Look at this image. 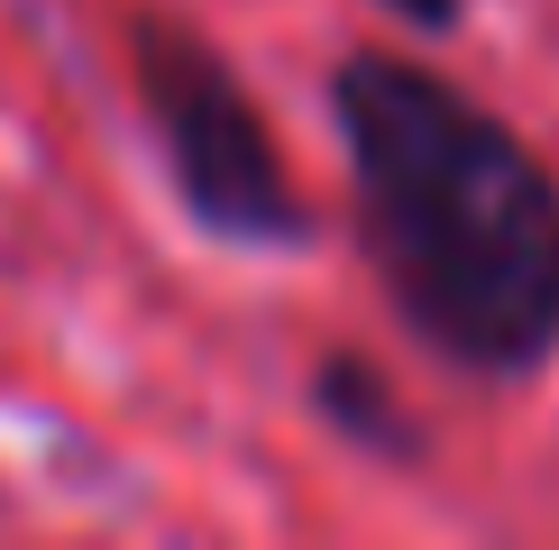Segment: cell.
I'll return each mask as SVG.
<instances>
[{"mask_svg":"<svg viewBox=\"0 0 559 550\" xmlns=\"http://www.w3.org/2000/svg\"><path fill=\"white\" fill-rule=\"evenodd\" d=\"M331 120L394 321L459 376H542L559 358V175L542 147L394 46L331 64Z\"/></svg>","mask_w":559,"mask_h":550,"instance_id":"6da1fadb","label":"cell"},{"mask_svg":"<svg viewBox=\"0 0 559 550\" xmlns=\"http://www.w3.org/2000/svg\"><path fill=\"white\" fill-rule=\"evenodd\" d=\"M377 10H385V19H404L413 37H450L459 19H468V0H377Z\"/></svg>","mask_w":559,"mask_h":550,"instance_id":"277c9868","label":"cell"},{"mask_svg":"<svg viewBox=\"0 0 559 550\" xmlns=\"http://www.w3.org/2000/svg\"><path fill=\"white\" fill-rule=\"evenodd\" d=\"M312 412H321V422H331L358 458H385V468H413V458H423V431H413L404 395H394L385 367L358 358V349H321V358H312Z\"/></svg>","mask_w":559,"mask_h":550,"instance_id":"3957f363","label":"cell"},{"mask_svg":"<svg viewBox=\"0 0 559 550\" xmlns=\"http://www.w3.org/2000/svg\"><path fill=\"white\" fill-rule=\"evenodd\" d=\"M129 83H138V120H147L156 156H166V183L183 202V220L212 229L221 248H302L312 239V202L275 147L258 92L239 83V64L221 56L202 28H183L166 10L129 19Z\"/></svg>","mask_w":559,"mask_h":550,"instance_id":"7a4b0ae2","label":"cell"}]
</instances>
